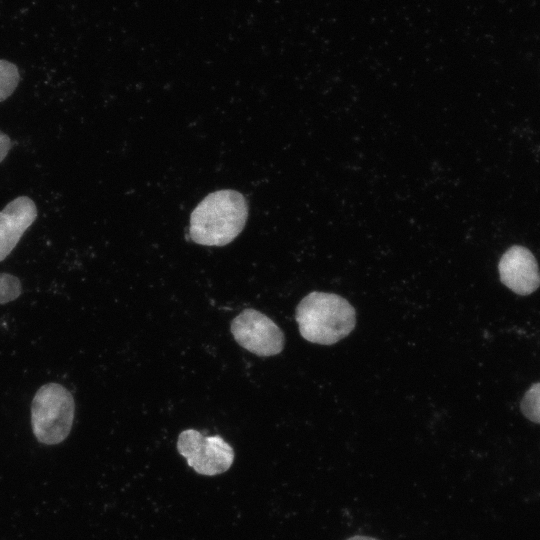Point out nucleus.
<instances>
[{"instance_id":"f257e3e1","label":"nucleus","mask_w":540,"mask_h":540,"mask_svg":"<svg viewBox=\"0 0 540 540\" xmlns=\"http://www.w3.org/2000/svg\"><path fill=\"white\" fill-rule=\"evenodd\" d=\"M248 215L245 198L234 190H219L206 196L193 210L189 234L201 245L224 246L242 231Z\"/></svg>"},{"instance_id":"f03ea898","label":"nucleus","mask_w":540,"mask_h":540,"mask_svg":"<svg viewBox=\"0 0 540 540\" xmlns=\"http://www.w3.org/2000/svg\"><path fill=\"white\" fill-rule=\"evenodd\" d=\"M296 321L305 340L332 345L354 329L356 316L352 305L343 297L314 291L298 304Z\"/></svg>"},{"instance_id":"7ed1b4c3","label":"nucleus","mask_w":540,"mask_h":540,"mask_svg":"<svg viewBox=\"0 0 540 540\" xmlns=\"http://www.w3.org/2000/svg\"><path fill=\"white\" fill-rule=\"evenodd\" d=\"M75 412L72 394L62 385L48 383L41 386L31 403V425L36 439L54 445L69 435Z\"/></svg>"},{"instance_id":"20e7f679","label":"nucleus","mask_w":540,"mask_h":540,"mask_svg":"<svg viewBox=\"0 0 540 540\" xmlns=\"http://www.w3.org/2000/svg\"><path fill=\"white\" fill-rule=\"evenodd\" d=\"M177 449L191 468L206 476L227 471L234 460L233 448L221 436H204L195 429L179 434Z\"/></svg>"},{"instance_id":"39448f33","label":"nucleus","mask_w":540,"mask_h":540,"mask_svg":"<svg viewBox=\"0 0 540 540\" xmlns=\"http://www.w3.org/2000/svg\"><path fill=\"white\" fill-rule=\"evenodd\" d=\"M231 332L236 342L258 356H272L284 347V334L277 324L265 314L244 309L231 322Z\"/></svg>"},{"instance_id":"423d86ee","label":"nucleus","mask_w":540,"mask_h":540,"mask_svg":"<svg viewBox=\"0 0 540 540\" xmlns=\"http://www.w3.org/2000/svg\"><path fill=\"white\" fill-rule=\"evenodd\" d=\"M501 283L515 294L528 296L540 287V270L533 253L521 245H513L498 263Z\"/></svg>"},{"instance_id":"0eeeda50","label":"nucleus","mask_w":540,"mask_h":540,"mask_svg":"<svg viewBox=\"0 0 540 540\" xmlns=\"http://www.w3.org/2000/svg\"><path fill=\"white\" fill-rule=\"evenodd\" d=\"M36 217V205L27 196L15 198L0 211V262L12 252Z\"/></svg>"},{"instance_id":"6e6552de","label":"nucleus","mask_w":540,"mask_h":540,"mask_svg":"<svg viewBox=\"0 0 540 540\" xmlns=\"http://www.w3.org/2000/svg\"><path fill=\"white\" fill-rule=\"evenodd\" d=\"M519 407L526 419L540 424V381L528 387L520 400Z\"/></svg>"},{"instance_id":"1a4fd4ad","label":"nucleus","mask_w":540,"mask_h":540,"mask_svg":"<svg viewBox=\"0 0 540 540\" xmlns=\"http://www.w3.org/2000/svg\"><path fill=\"white\" fill-rule=\"evenodd\" d=\"M20 80L18 68L15 64L0 60V102L7 99L16 89Z\"/></svg>"},{"instance_id":"9d476101","label":"nucleus","mask_w":540,"mask_h":540,"mask_svg":"<svg viewBox=\"0 0 540 540\" xmlns=\"http://www.w3.org/2000/svg\"><path fill=\"white\" fill-rule=\"evenodd\" d=\"M22 292L20 280L8 273H0V304L17 299Z\"/></svg>"},{"instance_id":"9b49d317","label":"nucleus","mask_w":540,"mask_h":540,"mask_svg":"<svg viewBox=\"0 0 540 540\" xmlns=\"http://www.w3.org/2000/svg\"><path fill=\"white\" fill-rule=\"evenodd\" d=\"M11 145L12 143L8 135L0 131V162H2L7 156Z\"/></svg>"},{"instance_id":"f8f14e48","label":"nucleus","mask_w":540,"mask_h":540,"mask_svg":"<svg viewBox=\"0 0 540 540\" xmlns=\"http://www.w3.org/2000/svg\"><path fill=\"white\" fill-rule=\"evenodd\" d=\"M346 540H378V539L370 537V536L354 535Z\"/></svg>"}]
</instances>
